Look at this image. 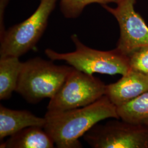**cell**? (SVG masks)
Masks as SVG:
<instances>
[{
	"label": "cell",
	"mask_w": 148,
	"mask_h": 148,
	"mask_svg": "<svg viewBox=\"0 0 148 148\" xmlns=\"http://www.w3.org/2000/svg\"><path fill=\"white\" fill-rule=\"evenodd\" d=\"M44 129L58 148L82 147L79 138L98 122L120 119L115 106L106 95L88 106L62 111H47Z\"/></svg>",
	"instance_id": "1"
},
{
	"label": "cell",
	"mask_w": 148,
	"mask_h": 148,
	"mask_svg": "<svg viewBox=\"0 0 148 148\" xmlns=\"http://www.w3.org/2000/svg\"><path fill=\"white\" fill-rule=\"evenodd\" d=\"M73 67L57 65L40 57L23 62L16 92L30 103L52 98Z\"/></svg>",
	"instance_id": "2"
},
{
	"label": "cell",
	"mask_w": 148,
	"mask_h": 148,
	"mask_svg": "<svg viewBox=\"0 0 148 148\" xmlns=\"http://www.w3.org/2000/svg\"><path fill=\"white\" fill-rule=\"evenodd\" d=\"M75 50L69 53H58L46 49V55L52 60H63L75 69L85 73L113 75L127 74L131 70L128 56L116 48L108 51H102L88 47L79 40L77 35H71Z\"/></svg>",
	"instance_id": "3"
},
{
	"label": "cell",
	"mask_w": 148,
	"mask_h": 148,
	"mask_svg": "<svg viewBox=\"0 0 148 148\" xmlns=\"http://www.w3.org/2000/svg\"><path fill=\"white\" fill-rule=\"evenodd\" d=\"M38 7L26 20L11 27L0 37L1 57H20L37 44L47 26L57 0H40Z\"/></svg>",
	"instance_id": "4"
},
{
	"label": "cell",
	"mask_w": 148,
	"mask_h": 148,
	"mask_svg": "<svg viewBox=\"0 0 148 148\" xmlns=\"http://www.w3.org/2000/svg\"><path fill=\"white\" fill-rule=\"evenodd\" d=\"M106 90V85L99 79L73 68L50 99L47 111H65L88 106L105 95Z\"/></svg>",
	"instance_id": "5"
},
{
	"label": "cell",
	"mask_w": 148,
	"mask_h": 148,
	"mask_svg": "<svg viewBox=\"0 0 148 148\" xmlns=\"http://www.w3.org/2000/svg\"><path fill=\"white\" fill-rule=\"evenodd\" d=\"M118 120L96 124L84 140L94 148H148V126Z\"/></svg>",
	"instance_id": "6"
},
{
	"label": "cell",
	"mask_w": 148,
	"mask_h": 148,
	"mask_svg": "<svg viewBox=\"0 0 148 148\" xmlns=\"http://www.w3.org/2000/svg\"><path fill=\"white\" fill-rule=\"evenodd\" d=\"M136 1L117 0L116 7L102 5L118 21L120 36L116 48L128 56L139 48L148 46V26L135 11Z\"/></svg>",
	"instance_id": "7"
},
{
	"label": "cell",
	"mask_w": 148,
	"mask_h": 148,
	"mask_svg": "<svg viewBox=\"0 0 148 148\" xmlns=\"http://www.w3.org/2000/svg\"><path fill=\"white\" fill-rule=\"evenodd\" d=\"M148 91V75L131 69L116 82L106 85L105 95L117 107Z\"/></svg>",
	"instance_id": "8"
},
{
	"label": "cell",
	"mask_w": 148,
	"mask_h": 148,
	"mask_svg": "<svg viewBox=\"0 0 148 148\" xmlns=\"http://www.w3.org/2000/svg\"><path fill=\"white\" fill-rule=\"evenodd\" d=\"M45 117L36 116L27 110H13L0 106V140L30 126L44 127Z\"/></svg>",
	"instance_id": "9"
},
{
	"label": "cell",
	"mask_w": 148,
	"mask_h": 148,
	"mask_svg": "<svg viewBox=\"0 0 148 148\" xmlns=\"http://www.w3.org/2000/svg\"><path fill=\"white\" fill-rule=\"evenodd\" d=\"M52 138L40 126H30L11 136L2 142L1 148H53Z\"/></svg>",
	"instance_id": "10"
},
{
	"label": "cell",
	"mask_w": 148,
	"mask_h": 148,
	"mask_svg": "<svg viewBox=\"0 0 148 148\" xmlns=\"http://www.w3.org/2000/svg\"><path fill=\"white\" fill-rule=\"evenodd\" d=\"M22 63L19 57H0V99H9L16 91Z\"/></svg>",
	"instance_id": "11"
},
{
	"label": "cell",
	"mask_w": 148,
	"mask_h": 148,
	"mask_svg": "<svg viewBox=\"0 0 148 148\" xmlns=\"http://www.w3.org/2000/svg\"><path fill=\"white\" fill-rule=\"evenodd\" d=\"M116 108L122 120L148 126V91Z\"/></svg>",
	"instance_id": "12"
},
{
	"label": "cell",
	"mask_w": 148,
	"mask_h": 148,
	"mask_svg": "<svg viewBox=\"0 0 148 148\" xmlns=\"http://www.w3.org/2000/svg\"><path fill=\"white\" fill-rule=\"evenodd\" d=\"M117 0H60V10L64 16L69 19H75L79 17L85 7L97 3L101 5L114 2Z\"/></svg>",
	"instance_id": "13"
},
{
	"label": "cell",
	"mask_w": 148,
	"mask_h": 148,
	"mask_svg": "<svg viewBox=\"0 0 148 148\" xmlns=\"http://www.w3.org/2000/svg\"><path fill=\"white\" fill-rule=\"evenodd\" d=\"M128 57L130 69L148 75V46L133 51Z\"/></svg>",
	"instance_id": "14"
},
{
	"label": "cell",
	"mask_w": 148,
	"mask_h": 148,
	"mask_svg": "<svg viewBox=\"0 0 148 148\" xmlns=\"http://www.w3.org/2000/svg\"><path fill=\"white\" fill-rule=\"evenodd\" d=\"M10 0H0V37L2 36L5 32L4 27V14L6 7Z\"/></svg>",
	"instance_id": "15"
}]
</instances>
